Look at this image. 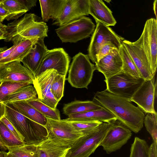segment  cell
I'll use <instances>...</instances> for the list:
<instances>
[{
	"label": "cell",
	"mask_w": 157,
	"mask_h": 157,
	"mask_svg": "<svg viewBox=\"0 0 157 157\" xmlns=\"http://www.w3.org/2000/svg\"><path fill=\"white\" fill-rule=\"evenodd\" d=\"M105 1L107 3H109L111 1V0H105Z\"/></svg>",
	"instance_id": "cell-50"
},
{
	"label": "cell",
	"mask_w": 157,
	"mask_h": 157,
	"mask_svg": "<svg viewBox=\"0 0 157 157\" xmlns=\"http://www.w3.org/2000/svg\"><path fill=\"white\" fill-rule=\"evenodd\" d=\"M44 39H39L30 52L21 62L28 69L34 77L48 49L44 42Z\"/></svg>",
	"instance_id": "cell-18"
},
{
	"label": "cell",
	"mask_w": 157,
	"mask_h": 157,
	"mask_svg": "<svg viewBox=\"0 0 157 157\" xmlns=\"http://www.w3.org/2000/svg\"><path fill=\"white\" fill-rule=\"evenodd\" d=\"M6 26L0 22V40L6 39Z\"/></svg>",
	"instance_id": "cell-43"
},
{
	"label": "cell",
	"mask_w": 157,
	"mask_h": 157,
	"mask_svg": "<svg viewBox=\"0 0 157 157\" xmlns=\"http://www.w3.org/2000/svg\"><path fill=\"white\" fill-rule=\"evenodd\" d=\"M38 157H66L70 147L47 139L36 145Z\"/></svg>",
	"instance_id": "cell-20"
},
{
	"label": "cell",
	"mask_w": 157,
	"mask_h": 157,
	"mask_svg": "<svg viewBox=\"0 0 157 157\" xmlns=\"http://www.w3.org/2000/svg\"><path fill=\"white\" fill-rule=\"evenodd\" d=\"M68 118L88 121H98L109 123L117 120V118L103 107L99 109L91 110L68 116Z\"/></svg>",
	"instance_id": "cell-24"
},
{
	"label": "cell",
	"mask_w": 157,
	"mask_h": 157,
	"mask_svg": "<svg viewBox=\"0 0 157 157\" xmlns=\"http://www.w3.org/2000/svg\"><path fill=\"white\" fill-rule=\"evenodd\" d=\"M95 27L91 19L83 16L59 26L55 31L63 42L75 43L89 37Z\"/></svg>",
	"instance_id": "cell-6"
},
{
	"label": "cell",
	"mask_w": 157,
	"mask_h": 157,
	"mask_svg": "<svg viewBox=\"0 0 157 157\" xmlns=\"http://www.w3.org/2000/svg\"><path fill=\"white\" fill-rule=\"evenodd\" d=\"M1 80H0V83H1Z\"/></svg>",
	"instance_id": "cell-52"
},
{
	"label": "cell",
	"mask_w": 157,
	"mask_h": 157,
	"mask_svg": "<svg viewBox=\"0 0 157 157\" xmlns=\"http://www.w3.org/2000/svg\"><path fill=\"white\" fill-rule=\"evenodd\" d=\"M93 101L110 112L131 131L137 133L142 128L145 114L131 101L106 89L96 92Z\"/></svg>",
	"instance_id": "cell-1"
},
{
	"label": "cell",
	"mask_w": 157,
	"mask_h": 157,
	"mask_svg": "<svg viewBox=\"0 0 157 157\" xmlns=\"http://www.w3.org/2000/svg\"><path fill=\"white\" fill-rule=\"evenodd\" d=\"M149 147L146 141L135 137L132 144L129 157H149Z\"/></svg>",
	"instance_id": "cell-33"
},
{
	"label": "cell",
	"mask_w": 157,
	"mask_h": 157,
	"mask_svg": "<svg viewBox=\"0 0 157 157\" xmlns=\"http://www.w3.org/2000/svg\"><path fill=\"white\" fill-rule=\"evenodd\" d=\"M66 76L57 74L55 76L52 84L51 91L56 99L59 101L63 96Z\"/></svg>",
	"instance_id": "cell-37"
},
{
	"label": "cell",
	"mask_w": 157,
	"mask_h": 157,
	"mask_svg": "<svg viewBox=\"0 0 157 157\" xmlns=\"http://www.w3.org/2000/svg\"><path fill=\"white\" fill-rule=\"evenodd\" d=\"M102 107L93 101L76 100L65 104L63 111L65 115L68 116L71 114L99 109Z\"/></svg>",
	"instance_id": "cell-26"
},
{
	"label": "cell",
	"mask_w": 157,
	"mask_h": 157,
	"mask_svg": "<svg viewBox=\"0 0 157 157\" xmlns=\"http://www.w3.org/2000/svg\"><path fill=\"white\" fill-rule=\"evenodd\" d=\"M33 13L26 14L22 18L8 23L6 26V42L13 44L25 40L38 38L44 39L48 36V28L44 21H37Z\"/></svg>",
	"instance_id": "cell-2"
},
{
	"label": "cell",
	"mask_w": 157,
	"mask_h": 157,
	"mask_svg": "<svg viewBox=\"0 0 157 157\" xmlns=\"http://www.w3.org/2000/svg\"><path fill=\"white\" fill-rule=\"evenodd\" d=\"M115 48H117L112 42H109L104 44L99 51L97 56V62L109 54L112 49Z\"/></svg>",
	"instance_id": "cell-39"
},
{
	"label": "cell",
	"mask_w": 157,
	"mask_h": 157,
	"mask_svg": "<svg viewBox=\"0 0 157 157\" xmlns=\"http://www.w3.org/2000/svg\"><path fill=\"white\" fill-rule=\"evenodd\" d=\"M118 51L122 61V71L135 78H141L135 63L122 43Z\"/></svg>",
	"instance_id": "cell-29"
},
{
	"label": "cell",
	"mask_w": 157,
	"mask_h": 157,
	"mask_svg": "<svg viewBox=\"0 0 157 157\" xmlns=\"http://www.w3.org/2000/svg\"><path fill=\"white\" fill-rule=\"evenodd\" d=\"M96 25L88 47V56L95 63L100 48L105 44L113 43L118 49L124 39L117 35L112 29L103 24L96 21Z\"/></svg>",
	"instance_id": "cell-8"
},
{
	"label": "cell",
	"mask_w": 157,
	"mask_h": 157,
	"mask_svg": "<svg viewBox=\"0 0 157 157\" xmlns=\"http://www.w3.org/2000/svg\"><path fill=\"white\" fill-rule=\"evenodd\" d=\"M6 104L28 118L40 125L44 126L47 123L46 117L25 101L13 102Z\"/></svg>",
	"instance_id": "cell-21"
},
{
	"label": "cell",
	"mask_w": 157,
	"mask_h": 157,
	"mask_svg": "<svg viewBox=\"0 0 157 157\" xmlns=\"http://www.w3.org/2000/svg\"><path fill=\"white\" fill-rule=\"evenodd\" d=\"M110 124V122H102L88 133L79 137L69 149L66 157H89L99 146Z\"/></svg>",
	"instance_id": "cell-4"
},
{
	"label": "cell",
	"mask_w": 157,
	"mask_h": 157,
	"mask_svg": "<svg viewBox=\"0 0 157 157\" xmlns=\"http://www.w3.org/2000/svg\"><path fill=\"white\" fill-rule=\"evenodd\" d=\"M25 101L46 117L57 120L61 119L60 112L58 109L50 108L43 103L38 98Z\"/></svg>",
	"instance_id": "cell-31"
},
{
	"label": "cell",
	"mask_w": 157,
	"mask_h": 157,
	"mask_svg": "<svg viewBox=\"0 0 157 157\" xmlns=\"http://www.w3.org/2000/svg\"><path fill=\"white\" fill-rule=\"evenodd\" d=\"M157 20L151 18L147 20L142 33L143 46L153 76L156 71L157 65Z\"/></svg>",
	"instance_id": "cell-12"
},
{
	"label": "cell",
	"mask_w": 157,
	"mask_h": 157,
	"mask_svg": "<svg viewBox=\"0 0 157 157\" xmlns=\"http://www.w3.org/2000/svg\"><path fill=\"white\" fill-rule=\"evenodd\" d=\"M1 0H0V4L1 3Z\"/></svg>",
	"instance_id": "cell-51"
},
{
	"label": "cell",
	"mask_w": 157,
	"mask_h": 157,
	"mask_svg": "<svg viewBox=\"0 0 157 157\" xmlns=\"http://www.w3.org/2000/svg\"><path fill=\"white\" fill-rule=\"evenodd\" d=\"M96 70L95 65L91 63L88 55L79 52L73 58L67 80L73 87L87 89Z\"/></svg>",
	"instance_id": "cell-5"
},
{
	"label": "cell",
	"mask_w": 157,
	"mask_h": 157,
	"mask_svg": "<svg viewBox=\"0 0 157 157\" xmlns=\"http://www.w3.org/2000/svg\"><path fill=\"white\" fill-rule=\"evenodd\" d=\"M1 3L8 11L9 15L5 19H16L28 11L22 0H2Z\"/></svg>",
	"instance_id": "cell-28"
},
{
	"label": "cell",
	"mask_w": 157,
	"mask_h": 157,
	"mask_svg": "<svg viewBox=\"0 0 157 157\" xmlns=\"http://www.w3.org/2000/svg\"><path fill=\"white\" fill-rule=\"evenodd\" d=\"M30 85L28 83H18L3 81L0 84V102L9 94L18 89Z\"/></svg>",
	"instance_id": "cell-35"
},
{
	"label": "cell",
	"mask_w": 157,
	"mask_h": 157,
	"mask_svg": "<svg viewBox=\"0 0 157 157\" xmlns=\"http://www.w3.org/2000/svg\"><path fill=\"white\" fill-rule=\"evenodd\" d=\"M144 80L142 78H135L122 71L104 81L108 91L130 101L134 93Z\"/></svg>",
	"instance_id": "cell-7"
},
{
	"label": "cell",
	"mask_w": 157,
	"mask_h": 157,
	"mask_svg": "<svg viewBox=\"0 0 157 157\" xmlns=\"http://www.w3.org/2000/svg\"><path fill=\"white\" fill-rule=\"evenodd\" d=\"M5 104L3 102H0V121L5 116Z\"/></svg>",
	"instance_id": "cell-44"
},
{
	"label": "cell",
	"mask_w": 157,
	"mask_h": 157,
	"mask_svg": "<svg viewBox=\"0 0 157 157\" xmlns=\"http://www.w3.org/2000/svg\"><path fill=\"white\" fill-rule=\"evenodd\" d=\"M8 154L14 157H38L36 145H24L9 150Z\"/></svg>",
	"instance_id": "cell-34"
},
{
	"label": "cell",
	"mask_w": 157,
	"mask_h": 157,
	"mask_svg": "<svg viewBox=\"0 0 157 157\" xmlns=\"http://www.w3.org/2000/svg\"><path fill=\"white\" fill-rule=\"evenodd\" d=\"M64 120L76 131L85 135L99 126L102 122L67 118Z\"/></svg>",
	"instance_id": "cell-32"
},
{
	"label": "cell",
	"mask_w": 157,
	"mask_h": 157,
	"mask_svg": "<svg viewBox=\"0 0 157 157\" xmlns=\"http://www.w3.org/2000/svg\"><path fill=\"white\" fill-rule=\"evenodd\" d=\"M149 157H157V144L154 142L149 147Z\"/></svg>",
	"instance_id": "cell-42"
},
{
	"label": "cell",
	"mask_w": 157,
	"mask_h": 157,
	"mask_svg": "<svg viewBox=\"0 0 157 157\" xmlns=\"http://www.w3.org/2000/svg\"><path fill=\"white\" fill-rule=\"evenodd\" d=\"M8 152L4 151H0V157H7Z\"/></svg>",
	"instance_id": "cell-47"
},
{
	"label": "cell",
	"mask_w": 157,
	"mask_h": 157,
	"mask_svg": "<svg viewBox=\"0 0 157 157\" xmlns=\"http://www.w3.org/2000/svg\"><path fill=\"white\" fill-rule=\"evenodd\" d=\"M66 0H39L42 20L48 21L50 19L56 20L62 12Z\"/></svg>",
	"instance_id": "cell-23"
},
{
	"label": "cell",
	"mask_w": 157,
	"mask_h": 157,
	"mask_svg": "<svg viewBox=\"0 0 157 157\" xmlns=\"http://www.w3.org/2000/svg\"><path fill=\"white\" fill-rule=\"evenodd\" d=\"M110 125L99 146L107 154L120 149L131 136V131L117 120L110 122Z\"/></svg>",
	"instance_id": "cell-10"
},
{
	"label": "cell",
	"mask_w": 157,
	"mask_h": 157,
	"mask_svg": "<svg viewBox=\"0 0 157 157\" xmlns=\"http://www.w3.org/2000/svg\"><path fill=\"white\" fill-rule=\"evenodd\" d=\"M157 0H155L153 3V10L154 13L156 16V20H157Z\"/></svg>",
	"instance_id": "cell-46"
},
{
	"label": "cell",
	"mask_w": 157,
	"mask_h": 157,
	"mask_svg": "<svg viewBox=\"0 0 157 157\" xmlns=\"http://www.w3.org/2000/svg\"><path fill=\"white\" fill-rule=\"evenodd\" d=\"M1 121L17 138L23 141V139L22 137L17 131L11 123L5 116L2 118Z\"/></svg>",
	"instance_id": "cell-40"
},
{
	"label": "cell",
	"mask_w": 157,
	"mask_h": 157,
	"mask_svg": "<svg viewBox=\"0 0 157 157\" xmlns=\"http://www.w3.org/2000/svg\"><path fill=\"white\" fill-rule=\"evenodd\" d=\"M143 123L153 142L157 144V113H147L145 116Z\"/></svg>",
	"instance_id": "cell-36"
},
{
	"label": "cell",
	"mask_w": 157,
	"mask_h": 157,
	"mask_svg": "<svg viewBox=\"0 0 157 157\" xmlns=\"http://www.w3.org/2000/svg\"><path fill=\"white\" fill-rule=\"evenodd\" d=\"M21 61H14L0 66V80L1 82L8 81L33 84L34 77Z\"/></svg>",
	"instance_id": "cell-15"
},
{
	"label": "cell",
	"mask_w": 157,
	"mask_h": 157,
	"mask_svg": "<svg viewBox=\"0 0 157 157\" xmlns=\"http://www.w3.org/2000/svg\"><path fill=\"white\" fill-rule=\"evenodd\" d=\"M40 100L43 103L53 109H56L57 105L59 102L56 99L51 90L46 93L43 99Z\"/></svg>",
	"instance_id": "cell-38"
},
{
	"label": "cell",
	"mask_w": 157,
	"mask_h": 157,
	"mask_svg": "<svg viewBox=\"0 0 157 157\" xmlns=\"http://www.w3.org/2000/svg\"><path fill=\"white\" fill-rule=\"evenodd\" d=\"M89 14L96 22H99L109 27L114 26L117 21L112 12L102 0H89Z\"/></svg>",
	"instance_id": "cell-19"
},
{
	"label": "cell",
	"mask_w": 157,
	"mask_h": 157,
	"mask_svg": "<svg viewBox=\"0 0 157 157\" xmlns=\"http://www.w3.org/2000/svg\"><path fill=\"white\" fill-rule=\"evenodd\" d=\"M8 49L6 47H4L1 48L0 47V52H2Z\"/></svg>",
	"instance_id": "cell-48"
},
{
	"label": "cell",
	"mask_w": 157,
	"mask_h": 157,
	"mask_svg": "<svg viewBox=\"0 0 157 157\" xmlns=\"http://www.w3.org/2000/svg\"><path fill=\"white\" fill-rule=\"evenodd\" d=\"M124 45L136 65L140 78L145 80L152 79V74L148 61L143 46V36L141 34L136 41L131 42L124 40Z\"/></svg>",
	"instance_id": "cell-13"
},
{
	"label": "cell",
	"mask_w": 157,
	"mask_h": 157,
	"mask_svg": "<svg viewBox=\"0 0 157 157\" xmlns=\"http://www.w3.org/2000/svg\"><path fill=\"white\" fill-rule=\"evenodd\" d=\"M5 104V117L22 137L25 144L37 145L48 139L47 131L44 126L28 118Z\"/></svg>",
	"instance_id": "cell-3"
},
{
	"label": "cell",
	"mask_w": 157,
	"mask_h": 157,
	"mask_svg": "<svg viewBox=\"0 0 157 157\" xmlns=\"http://www.w3.org/2000/svg\"><path fill=\"white\" fill-rule=\"evenodd\" d=\"M70 59L62 48L48 50L44 56L34 78L47 70L53 69L59 75L66 76L69 66Z\"/></svg>",
	"instance_id": "cell-11"
},
{
	"label": "cell",
	"mask_w": 157,
	"mask_h": 157,
	"mask_svg": "<svg viewBox=\"0 0 157 157\" xmlns=\"http://www.w3.org/2000/svg\"><path fill=\"white\" fill-rule=\"evenodd\" d=\"M9 15L8 11L4 7L2 4H0V22L2 23Z\"/></svg>",
	"instance_id": "cell-41"
},
{
	"label": "cell",
	"mask_w": 157,
	"mask_h": 157,
	"mask_svg": "<svg viewBox=\"0 0 157 157\" xmlns=\"http://www.w3.org/2000/svg\"><path fill=\"white\" fill-rule=\"evenodd\" d=\"M0 136L3 144L8 150L25 144L23 141L17 138L1 120Z\"/></svg>",
	"instance_id": "cell-30"
},
{
	"label": "cell",
	"mask_w": 157,
	"mask_h": 157,
	"mask_svg": "<svg viewBox=\"0 0 157 157\" xmlns=\"http://www.w3.org/2000/svg\"><path fill=\"white\" fill-rule=\"evenodd\" d=\"M7 157H14L12 156V155H11L8 154Z\"/></svg>",
	"instance_id": "cell-49"
},
{
	"label": "cell",
	"mask_w": 157,
	"mask_h": 157,
	"mask_svg": "<svg viewBox=\"0 0 157 157\" xmlns=\"http://www.w3.org/2000/svg\"><path fill=\"white\" fill-rule=\"evenodd\" d=\"M89 0H66L61 14L52 25L59 26L89 14Z\"/></svg>",
	"instance_id": "cell-16"
},
{
	"label": "cell",
	"mask_w": 157,
	"mask_h": 157,
	"mask_svg": "<svg viewBox=\"0 0 157 157\" xmlns=\"http://www.w3.org/2000/svg\"><path fill=\"white\" fill-rule=\"evenodd\" d=\"M39 39L38 38L28 39L18 43L10 55L0 60V66L14 61L21 62Z\"/></svg>",
	"instance_id": "cell-25"
},
{
	"label": "cell",
	"mask_w": 157,
	"mask_h": 157,
	"mask_svg": "<svg viewBox=\"0 0 157 157\" xmlns=\"http://www.w3.org/2000/svg\"><path fill=\"white\" fill-rule=\"evenodd\" d=\"M123 63L117 48L112 49L107 55L95 63L96 69L102 73L105 79H107L122 71Z\"/></svg>",
	"instance_id": "cell-17"
},
{
	"label": "cell",
	"mask_w": 157,
	"mask_h": 157,
	"mask_svg": "<svg viewBox=\"0 0 157 157\" xmlns=\"http://www.w3.org/2000/svg\"><path fill=\"white\" fill-rule=\"evenodd\" d=\"M0 149L3 151H6L8 150V149L5 147L3 144L0 136Z\"/></svg>",
	"instance_id": "cell-45"
},
{
	"label": "cell",
	"mask_w": 157,
	"mask_h": 157,
	"mask_svg": "<svg viewBox=\"0 0 157 157\" xmlns=\"http://www.w3.org/2000/svg\"><path fill=\"white\" fill-rule=\"evenodd\" d=\"M37 95L34 87L30 85L21 87L9 94L2 102L7 104L13 102L36 99L37 98Z\"/></svg>",
	"instance_id": "cell-27"
},
{
	"label": "cell",
	"mask_w": 157,
	"mask_h": 157,
	"mask_svg": "<svg viewBox=\"0 0 157 157\" xmlns=\"http://www.w3.org/2000/svg\"><path fill=\"white\" fill-rule=\"evenodd\" d=\"M46 118L47 122L44 126L47 131L48 139L71 147L77 140L84 135L76 131L64 119Z\"/></svg>",
	"instance_id": "cell-9"
},
{
	"label": "cell",
	"mask_w": 157,
	"mask_h": 157,
	"mask_svg": "<svg viewBox=\"0 0 157 157\" xmlns=\"http://www.w3.org/2000/svg\"><path fill=\"white\" fill-rule=\"evenodd\" d=\"M57 74L54 69L48 70L34 78L33 84L40 100L43 99L46 93L51 90L53 80Z\"/></svg>",
	"instance_id": "cell-22"
},
{
	"label": "cell",
	"mask_w": 157,
	"mask_h": 157,
	"mask_svg": "<svg viewBox=\"0 0 157 157\" xmlns=\"http://www.w3.org/2000/svg\"><path fill=\"white\" fill-rule=\"evenodd\" d=\"M155 76L144 82L134 93L130 101L136 103L138 107L146 113H156L154 102L156 94V82H155Z\"/></svg>",
	"instance_id": "cell-14"
}]
</instances>
